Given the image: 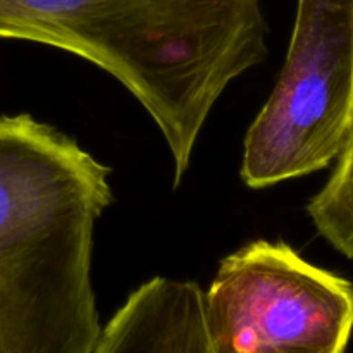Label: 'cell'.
Listing matches in <instances>:
<instances>
[{"mask_svg":"<svg viewBox=\"0 0 353 353\" xmlns=\"http://www.w3.org/2000/svg\"><path fill=\"white\" fill-rule=\"evenodd\" d=\"M265 37L261 0H0V38L86 59L140 102L174 186L224 90L265 61Z\"/></svg>","mask_w":353,"mask_h":353,"instance_id":"cell-1","label":"cell"},{"mask_svg":"<svg viewBox=\"0 0 353 353\" xmlns=\"http://www.w3.org/2000/svg\"><path fill=\"white\" fill-rule=\"evenodd\" d=\"M110 168L30 114L0 116V353H93L95 224Z\"/></svg>","mask_w":353,"mask_h":353,"instance_id":"cell-2","label":"cell"},{"mask_svg":"<svg viewBox=\"0 0 353 353\" xmlns=\"http://www.w3.org/2000/svg\"><path fill=\"white\" fill-rule=\"evenodd\" d=\"M353 123V0H299L286 62L248 128L240 174L268 188L336 159Z\"/></svg>","mask_w":353,"mask_h":353,"instance_id":"cell-3","label":"cell"},{"mask_svg":"<svg viewBox=\"0 0 353 353\" xmlns=\"http://www.w3.org/2000/svg\"><path fill=\"white\" fill-rule=\"evenodd\" d=\"M212 353H341L353 333V285L257 240L221 261L205 293Z\"/></svg>","mask_w":353,"mask_h":353,"instance_id":"cell-4","label":"cell"},{"mask_svg":"<svg viewBox=\"0 0 353 353\" xmlns=\"http://www.w3.org/2000/svg\"><path fill=\"white\" fill-rule=\"evenodd\" d=\"M212 353L205 293L196 283L154 278L102 326L93 353Z\"/></svg>","mask_w":353,"mask_h":353,"instance_id":"cell-5","label":"cell"},{"mask_svg":"<svg viewBox=\"0 0 353 353\" xmlns=\"http://www.w3.org/2000/svg\"><path fill=\"white\" fill-rule=\"evenodd\" d=\"M317 233L353 261V123L336 155L331 178L307 205Z\"/></svg>","mask_w":353,"mask_h":353,"instance_id":"cell-6","label":"cell"}]
</instances>
